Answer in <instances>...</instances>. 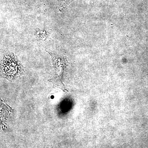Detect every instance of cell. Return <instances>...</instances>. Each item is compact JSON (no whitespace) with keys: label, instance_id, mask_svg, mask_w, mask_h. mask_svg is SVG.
<instances>
[{"label":"cell","instance_id":"6da1fadb","mask_svg":"<svg viewBox=\"0 0 148 148\" xmlns=\"http://www.w3.org/2000/svg\"><path fill=\"white\" fill-rule=\"evenodd\" d=\"M51 57L53 69L55 71L54 76L49 81L53 83V87H58L63 91L67 90L63 83V76L69 62L65 56L57 55L47 51Z\"/></svg>","mask_w":148,"mask_h":148},{"label":"cell","instance_id":"7a4b0ae2","mask_svg":"<svg viewBox=\"0 0 148 148\" xmlns=\"http://www.w3.org/2000/svg\"><path fill=\"white\" fill-rule=\"evenodd\" d=\"M3 72L9 77H14L22 73V66L12 53H7L3 59Z\"/></svg>","mask_w":148,"mask_h":148}]
</instances>
